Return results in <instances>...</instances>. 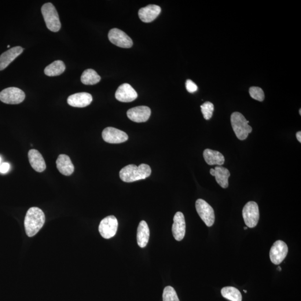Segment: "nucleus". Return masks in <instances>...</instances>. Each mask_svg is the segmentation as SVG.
I'll return each mask as SVG.
<instances>
[{
	"instance_id": "1",
	"label": "nucleus",
	"mask_w": 301,
	"mask_h": 301,
	"mask_svg": "<svg viewBox=\"0 0 301 301\" xmlns=\"http://www.w3.org/2000/svg\"><path fill=\"white\" fill-rule=\"evenodd\" d=\"M45 221L43 211L37 207L29 209L26 214L24 226L26 233L29 237L35 236L42 228Z\"/></svg>"
},
{
	"instance_id": "2",
	"label": "nucleus",
	"mask_w": 301,
	"mask_h": 301,
	"mask_svg": "<svg viewBox=\"0 0 301 301\" xmlns=\"http://www.w3.org/2000/svg\"><path fill=\"white\" fill-rule=\"evenodd\" d=\"M151 174V169L149 165L142 164L137 166L131 164L124 167L120 171V177L124 182H132L144 180Z\"/></svg>"
},
{
	"instance_id": "3",
	"label": "nucleus",
	"mask_w": 301,
	"mask_h": 301,
	"mask_svg": "<svg viewBox=\"0 0 301 301\" xmlns=\"http://www.w3.org/2000/svg\"><path fill=\"white\" fill-rule=\"evenodd\" d=\"M231 124L236 136L241 141L247 139L252 131V128L249 126V121L240 112H234L231 115Z\"/></svg>"
},
{
	"instance_id": "4",
	"label": "nucleus",
	"mask_w": 301,
	"mask_h": 301,
	"mask_svg": "<svg viewBox=\"0 0 301 301\" xmlns=\"http://www.w3.org/2000/svg\"><path fill=\"white\" fill-rule=\"evenodd\" d=\"M42 13L46 27L49 30L55 32L60 30L61 23L60 17L52 3H45L42 7Z\"/></svg>"
},
{
	"instance_id": "5",
	"label": "nucleus",
	"mask_w": 301,
	"mask_h": 301,
	"mask_svg": "<svg viewBox=\"0 0 301 301\" xmlns=\"http://www.w3.org/2000/svg\"><path fill=\"white\" fill-rule=\"evenodd\" d=\"M242 215L245 225L251 228L258 225L259 219V207L255 201H249L243 208Z\"/></svg>"
},
{
	"instance_id": "6",
	"label": "nucleus",
	"mask_w": 301,
	"mask_h": 301,
	"mask_svg": "<svg viewBox=\"0 0 301 301\" xmlns=\"http://www.w3.org/2000/svg\"><path fill=\"white\" fill-rule=\"evenodd\" d=\"M25 98V94L23 90L16 87L7 88L0 92V101L6 104H20Z\"/></svg>"
},
{
	"instance_id": "7",
	"label": "nucleus",
	"mask_w": 301,
	"mask_h": 301,
	"mask_svg": "<svg viewBox=\"0 0 301 301\" xmlns=\"http://www.w3.org/2000/svg\"><path fill=\"white\" fill-rule=\"evenodd\" d=\"M196 207L198 214L208 227L213 226L215 222V214L213 208L207 201L197 199Z\"/></svg>"
},
{
	"instance_id": "8",
	"label": "nucleus",
	"mask_w": 301,
	"mask_h": 301,
	"mask_svg": "<svg viewBox=\"0 0 301 301\" xmlns=\"http://www.w3.org/2000/svg\"><path fill=\"white\" fill-rule=\"evenodd\" d=\"M118 226V220L115 216H108L101 222L99 226V232L103 238L110 239L115 236Z\"/></svg>"
},
{
	"instance_id": "9",
	"label": "nucleus",
	"mask_w": 301,
	"mask_h": 301,
	"mask_svg": "<svg viewBox=\"0 0 301 301\" xmlns=\"http://www.w3.org/2000/svg\"><path fill=\"white\" fill-rule=\"evenodd\" d=\"M288 252V246L284 241L279 240L275 241L270 252L271 262L276 265H279L284 261Z\"/></svg>"
},
{
	"instance_id": "10",
	"label": "nucleus",
	"mask_w": 301,
	"mask_h": 301,
	"mask_svg": "<svg viewBox=\"0 0 301 301\" xmlns=\"http://www.w3.org/2000/svg\"><path fill=\"white\" fill-rule=\"evenodd\" d=\"M108 39L112 44L122 48H130L133 45L130 37L119 29H111L108 33Z\"/></svg>"
},
{
	"instance_id": "11",
	"label": "nucleus",
	"mask_w": 301,
	"mask_h": 301,
	"mask_svg": "<svg viewBox=\"0 0 301 301\" xmlns=\"http://www.w3.org/2000/svg\"><path fill=\"white\" fill-rule=\"evenodd\" d=\"M102 137L105 142L116 144L126 142L128 139L125 132L111 127L105 128L103 131Z\"/></svg>"
},
{
	"instance_id": "12",
	"label": "nucleus",
	"mask_w": 301,
	"mask_h": 301,
	"mask_svg": "<svg viewBox=\"0 0 301 301\" xmlns=\"http://www.w3.org/2000/svg\"><path fill=\"white\" fill-rule=\"evenodd\" d=\"M150 113V109L147 106H138L128 110L127 115L128 119L134 122L141 123L148 120Z\"/></svg>"
},
{
	"instance_id": "13",
	"label": "nucleus",
	"mask_w": 301,
	"mask_h": 301,
	"mask_svg": "<svg viewBox=\"0 0 301 301\" xmlns=\"http://www.w3.org/2000/svg\"><path fill=\"white\" fill-rule=\"evenodd\" d=\"M172 232L174 238L177 241H182L185 236L186 223L184 215L181 212H176L174 216Z\"/></svg>"
},
{
	"instance_id": "14",
	"label": "nucleus",
	"mask_w": 301,
	"mask_h": 301,
	"mask_svg": "<svg viewBox=\"0 0 301 301\" xmlns=\"http://www.w3.org/2000/svg\"><path fill=\"white\" fill-rule=\"evenodd\" d=\"M115 97L120 102H131L137 98L138 94L130 84L124 83L117 89Z\"/></svg>"
},
{
	"instance_id": "15",
	"label": "nucleus",
	"mask_w": 301,
	"mask_h": 301,
	"mask_svg": "<svg viewBox=\"0 0 301 301\" xmlns=\"http://www.w3.org/2000/svg\"><path fill=\"white\" fill-rule=\"evenodd\" d=\"M93 101L92 96L86 92L78 93L70 95L67 102L69 105L74 107L83 108L89 105Z\"/></svg>"
},
{
	"instance_id": "16",
	"label": "nucleus",
	"mask_w": 301,
	"mask_h": 301,
	"mask_svg": "<svg viewBox=\"0 0 301 301\" xmlns=\"http://www.w3.org/2000/svg\"><path fill=\"white\" fill-rule=\"evenodd\" d=\"M23 47L18 46L5 51L0 56V71H3L23 52Z\"/></svg>"
},
{
	"instance_id": "17",
	"label": "nucleus",
	"mask_w": 301,
	"mask_h": 301,
	"mask_svg": "<svg viewBox=\"0 0 301 301\" xmlns=\"http://www.w3.org/2000/svg\"><path fill=\"white\" fill-rule=\"evenodd\" d=\"M161 12V7L155 5H150L143 7L138 12L139 19L144 23H149L155 20Z\"/></svg>"
},
{
	"instance_id": "18",
	"label": "nucleus",
	"mask_w": 301,
	"mask_h": 301,
	"mask_svg": "<svg viewBox=\"0 0 301 301\" xmlns=\"http://www.w3.org/2000/svg\"><path fill=\"white\" fill-rule=\"evenodd\" d=\"M210 174L215 176L216 182L224 189L229 186L228 179L230 176V172L226 168L220 166L211 168Z\"/></svg>"
},
{
	"instance_id": "19",
	"label": "nucleus",
	"mask_w": 301,
	"mask_h": 301,
	"mask_svg": "<svg viewBox=\"0 0 301 301\" xmlns=\"http://www.w3.org/2000/svg\"><path fill=\"white\" fill-rule=\"evenodd\" d=\"M28 157L31 167L36 172H42L46 169L45 160L38 150L32 149L29 150Z\"/></svg>"
},
{
	"instance_id": "20",
	"label": "nucleus",
	"mask_w": 301,
	"mask_h": 301,
	"mask_svg": "<svg viewBox=\"0 0 301 301\" xmlns=\"http://www.w3.org/2000/svg\"><path fill=\"white\" fill-rule=\"evenodd\" d=\"M57 168L61 174L65 176L71 175L75 171L73 165L70 157L64 154L58 156L57 160Z\"/></svg>"
},
{
	"instance_id": "21",
	"label": "nucleus",
	"mask_w": 301,
	"mask_h": 301,
	"mask_svg": "<svg viewBox=\"0 0 301 301\" xmlns=\"http://www.w3.org/2000/svg\"><path fill=\"white\" fill-rule=\"evenodd\" d=\"M204 160L209 165L221 166L225 163V158L223 154L217 150L206 149L203 152Z\"/></svg>"
},
{
	"instance_id": "22",
	"label": "nucleus",
	"mask_w": 301,
	"mask_h": 301,
	"mask_svg": "<svg viewBox=\"0 0 301 301\" xmlns=\"http://www.w3.org/2000/svg\"><path fill=\"white\" fill-rule=\"evenodd\" d=\"M150 238V229L148 224L142 220L139 224L137 229V241L141 248H145L148 244Z\"/></svg>"
},
{
	"instance_id": "23",
	"label": "nucleus",
	"mask_w": 301,
	"mask_h": 301,
	"mask_svg": "<svg viewBox=\"0 0 301 301\" xmlns=\"http://www.w3.org/2000/svg\"><path fill=\"white\" fill-rule=\"evenodd\" d=\"M65 70V65L61 60H56L50 64L44 69L45 74L49 76L60 75L64 73Z\"/></svg>"
},
{
	"instance_id": "24",
	"label": "nucleus",
	"mask_w": 301,
	"mask_h": 301,
	"mask_svg": "<svg viewBox=\"0 0 301 301\" xmlns=\"http://www.w3.org/2000/svg\"><path fill=\"white\" fill-rule=\"evenodd\" d=\"M101 76L93 69H88L83 73L81 82L85 85H94L100 82Z\"/></svg>"
},
{
	"instance_id": "25",
	"label": "nucleus",
	"mask_w": 301,
	"mask_h": 301,
	"mask_svg": "<svg viewBox=\"0 0 301 301\" xmlns=\"http://www.w3.org/2000/svg\"><path fill=\"white\" fill-rule=\"evenodd\" d=\"M222 295L230 301H242V296L239 290L233 287H226L222 288Z\"/></svg>"
},
{
	"instance_id": "26",
	"label": "nucleus",
	"mask_w": 301,
	"mask_h": 301,
	"mask_svg": "<svg viewBox=\"0 0 301 301\" xmlns=\"http://www.w3.org/2000/svg\"><path fill=\"white\" fill-rule=\"evenodd\" d=\"M163 301H180L177 293L171 286H167L164 289Z\"/></svg>"
},
{
	"instance_id": "27",
	"label": "nucleus",
	"mask_w": 301,
	"mask_h": 301,
	"mask_svg": "<svg viewBox=\"0 0 301 301\" xmlns=\"http://www.w3.org/2000/svg\"><path fill=\"white\" fill-rule=\"evenodd\" d=\"M201 112L203 113L204 118L206 120H210L214 111V105L210 102H205L200 106Z\"/></svg>"
},
{
	"instance_id": "28",
	"label": "nucleus",
	"mask_w": 301,
	"mask_h": 301,
	"mask_svg": "<svg viewBox=\"0 0 301 301\" xmlns=\"http://www.w3.org/2000/svg\"><path fill=\"white\" fill-rule=\"evenodd\" d=\"M249 92L253 99L259 102L263 101L265 98L264 91L260 87H252L249 88Z\"/></svg>"
},
{
	"instance_id": "29",
	"label": "nucleus",
	"mask_w": 301,
	"mask_h": 301,
	"mask_svg": "<svg viewBox=\"0 0 301 301\" xmlns=\"http://www.w3.org/2000/svg\"><path fill=\"white\" fill-rule=\"evenodd\" d=\"M186 88L189 93L196 92L198 89L196 84L190 79L186 80Z\"/></svg>"
},
{
	"instance_id": "30",
	"label": "nucleus",
	"mask_w": 301,
	"mask_h": 301,
	"mask_svg": "<svg viewBox=\"0 0 301 301\" xmlns=\"http://www.w3.org/2000/svg\"><path fill=\"white\" fill-rule=\"evenodd\" d=\"M10 165L9 163H2L0 165V173L5 174L9 171Z\"/></svg>"
},
{
	"instance_id": "31",
	"label": "nucleus",
	"mask_w": 301,
	"mask_h": 301,
	"mask_svg": "<svg viewBox=\"0 0 301 301\" xmlns=\"http://www.w3.org/2000/svg\"><path fill=\"white\" fill-rule=\"evenodd\" d=\"M296 138L297 139V140H298L301 143V131H299L297 132Z\"/></svg>"
},
{
	"instance_id": "32",
	"label": "nucleus",
	"mask_w": 301,
	"mask_h": 301,
	"mask_svg": "<svg viewBox=\"0 0 301 301\" xmlns=\"http://www.w3.org/2000/svg\"><path fill=\"white\" fill-rule=\"evenodd\" d=\"M277 270H279V271H281L282 269H281V268L280 267H278Z\"/></svg>"
},
{
	"instance_id": "33",
	"label": "nucleus",
	"mask_w": 301,
	"mask_h": 301,
	"mask_svg": "<svg viewBox=\"0 0 301 301\" xmlns=\"http://www.w3.org/2000/svg\"><path fill=\"white\" fill-rule=\"evenodd\" d=\"M1 162H2L1 157H0V165H1V164H2Z\"/></svg>"
},
{
	"instance_id": "34",
	"label": "nucleus",
	"mask_w": 301,
	"mask_h": 301,
	"mask_svg": "<svg viewBox=\"0 0 301 301\" xmlns=\"http://www.w3.org/2000/svg\"><path fill=\"white\" fill-rule=\"evenodd\" d=\"M244 230H247L248 229V227H244Z\"/></svg>"
},
{
	"instance_id": "35",
	"label": "nucleus",
	"mask_w": 301,
	"mask_h": 301,
	"mask_svg": "<svg viewBox=\"0 0 301 301\" xmlns=\"http://www.w3.org/2000/svg\"><path fill=\"white\" fill-rule=\"evenodd\" d=\"M299 112H300V115L301 116V109H300Z\"/></svg>"
},
{
	"instance_id": "36",
	"label": "nucleus",
	"mask_w": 301,
	"mask_h": 301,
	"mask_svg": "<svg viewBox=\"0 0 301 301\" xmlns=\"http://www.w3.org/2000/svg\"><path fill=\"white\" fill-rule=\"evenodd\" d=\"M244 291V292H245V293H247V291H246V290H244V291Z\"/></svg>"
},
{
	"instance_id": "37",
	"label": "nucleus",
	"mask_w": 301,
	"mask_h": 301,
	"mask_svg": "<svg viewBox=\"0 0 301 301\" xmlns=\"http://www.w3.org/2000/svg\"><path fill=\"white\" fill-rule=\"evenodd\" d=\"M7 47H10V45H9L8 46H7Z\"/></svg>"
}]
</instances>
